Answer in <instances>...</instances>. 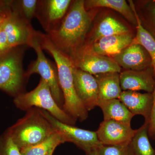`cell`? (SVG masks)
<instances>
[{
  "instance_id": "1",
  "label": "cell",
  "mask_w": 155,
  "mask_h": 155,
  "mask_svg": "<svg viewBox=\"0 0 155 155\" xmlns=\"http://www.w3.org/2000/svg\"><path fill=\"white\" fill-rule=\"evenodd\" d=\"M35 35L42 49L48 51L55 61L58 82L64 98L62 109L75 121L86 120L88 111L78 97L74 87L72 60L56 47L48 35L37 31Z\"/></svg>"
},
{
  "instance_id": "2",
  "label": "cell",
  "mask_w": 155,
  "mask_h": 155,
  "mask_svg": "<svg viewBox=\"0 0 155 155\" xmlns=\"http://www.w3.org/2000/svg\"><path fill=\"white\" fill-rule=\"evenodd\" d=\"M83 0L75 1L60 26L49 31L48 36L59 49L74 56L86 36L91 22Z\"/></svg>"
},
{
  "instance_id": "3",
  "label": "cell",
  "mask_w": 155,
  "mask_h": 155,
  "mask_svg": "<svg viewBox=\"0 0 155 155\" xmlns=\"http://www.w3.org/2000/svg\"><path fill=\"white\" fill-rule=\"evenodd\" d=\"M28 110L7 131L20 150L44 141L56 132L39 109Z\"/></svg>"
},
{
  "instance_id": "4",
  "label": "cell",
  "mask_w": 155,
  "mask_h": 155,
  "mask_svg": "<svg viewBox=\"0 0 155 155\" xmlns=\"http://www.w3.org/2000/svg\"><path fill=\"white\" fill-rule=\"evenodd\" d=\"M14 103L17 108L28 110L33 107L47 111L58 120L74 125L76 121L60 107L54 99L49 85L41 78L34 89L26 93H20L15 97Z\"/></svg>"
},
{
  "instance_id": "5",
  "label": "cell",
  "mask_w": 155,
  "mask_h": 155,
  "mask_svg": "<svg viewBox=\"0 0 155 155\" xmlns=\"http://www.w3.org/2000/svg\"><path fill=\"white\" fill-rule=\"evenodd\" d=\"M27 45L35 51L37 58L35 61L30 64L25 74V77H29L35 73L40 75L41 78L45 81L49 85L52 94L56 102L61 108H63L64 96L58 82L57 71L44 54L35 35V31H34Z\"/></svg>"
},
{
  "instance_id": "6",
  "label": "cell",
  "mask_w": 155,
  "mask_h": 155,
  "mask_svg": "<svg viewBox=\"0 0 155 155\" xmlns=\"http://www.w3.org/2000/svg\"><path fill=\"white\" fill-rule=\"evenodd\" d=\"M15 48L0 55V89L15 97L20 94L25 76L21 53Z\"/></svg>"
},
{
  "instance_id": "7",
  "label": "cell",
  "mask_w": 155,
  "mask_h": 155,
  "mask_svg": "<svg viewBox=\"0 0 155 155\" xmlns=\"http://www.w3.org/2000/svg\"><path fill=\"white\" fill-rule=\"evenodd\" d=\"M42 114L61 134L65 142L72 143L85 153L98 149L102 145L99 140L96 131L78 128L61 122L47 111L39 109Z\"/></svg>"
},
{
  "instance_id": "8",
  "label": "cell",
  "mask_w": 155,
  "mask_h": 155,
  "mask_svg": "<svg viewBox=\"0 0 155 155\" xmlns=\"http://www.w3.org/2000/svg\"><path fill=\"white\" fill-rule=\"evenodd\" d=\"M72 61L74 67L92 75L121 72V67L113 58L97 54L88 48H80Z\"/></svg>"
},
{
  "instance_id": "9",
  "label": "cell",
  "mask_w": 155,
  "mask_h": 155,
  "mask_svg": "<svg viewBox=\"0 0 155 155\" xmlns=\"http://www.w3.org/2000/svg\"><path fill=\"white\" fill-rule=\"evenodd\" d=\"M28 23L12 7L10 2L8 14L2 26L11 48L27 45L34 31Z\"/></svg>"
},
{
  "instance_id": "10",
  "label": "cell",
  "mask_w": 155,
  "mask_h": 155,
  "mask_svg": "<svg viewBox=\"0 0 155 155\" xmlns=\"http://www.w3.org/2000/svg\"><path fill=\"white\" fill-rule=\"evenodd\" d=\"M137 130L113 120H104L96 131L98 139L102 145L119 146L129 144Z\"/></svg>"
},
{
  "instance_id": "11",
  "label": "cell",
  "mask_w": 155,
  "mask_h": 155,
  "mask_svg": "<svg viewBox=\"0 0 155 155\" xmlns=\"http://www.w3.org/2000/svg\"><path fill=\"white\" fill-rule=\"evenodd\" d=\"M73 76L78 97L87 111L93 110L98 105V87L95 78L74 66Z\"/></svg>"
},
{
  "instance_id": "12",
  "label": "cell",
  "mask_w": 155,
  "mask_h": 155,
  "mask_svg": "<svg viewBox=\"0 0 155 155\" xmlns=\"http://www.w3.org/2000/svg\"><path fill=\"white\" fill-rule=\"evenodd\" d=\"M114 57L113 59L119 67L127 70H142L151 67L149 54L142 46L134 41Z\"/></svg>"
},
{
  "instance_id": "13",
  "label": "cell",
  "mask_w": 155,
  "mask_h": 155,
  "mask_svg": "<svg viewBox=\"0 0 155 155\" xmlns=\"http://www.w3.org/2000/svg\"><path fill=\"white\" fill-rule=\"evenodd\" d=\"M120 86L123 91H144L152 93L155 78L152 67L144 70H126L120 72Z\"/></svg>"
},
{
  "instance_id": "14",
  "label": "cell",
  "mask_w": 155,
  "mask_h": 155,
  "mask_svg": "<svg viewBox=\"0 0 155 155\" xmlns=\"http://www.w3.org/2000/svg\"><path fill=\"white\" fill-rule=\"evenodd\" d=\"M119 99L134 116L141 115L145 122L149 123L153 107L152 93L126 91L122 92Z\"/></svg>"
},
{
  "instance_id": "15",
  "label": "cell",
  "mask_w": 155,
  "mask_h": 155,
  "mask_svg": "<svg viewBox=\"0 0 155 155\" xmlns=\"http://www.w3.org/2000/svg\"><path fill=\"white\" fill-rule=\"evenodd\" d=\"M130 33L102 38L94 41L91 49L98 54L114 56L133 42Z\"/></svg>"
},
{
  "instance_id": "16",
  "label": "cell",
  "mask_w": 155,
  "mask_h": 155,
  "mask_svg": "<svg viewBox=\"0 0 155 155\" xmlns=\"http://www.w3.org/2000/svg\"><path fill=\"white\" fill-rule=\"evenodd\" d=\"M94 75L98 87V104L110 100L119 98L122 92L120 73L109 72Z\"/></svg>"
},
{
  "instance_id": "17",
  "label": "cell",
  "mask_w": 155,
  "mask_h": 155,
  "mask_svg": "<svg viewBox=\"0 0 155 155\" xmlns=\"http://www.w3.org/2000/svg\"><path fill=\"white\" fill-rule=\"evenodd\" d=\"M98 106L102 111L104 120H113L131 126L130 122L134 116L119 99L100 103Z\"/></svg>"
},
{
  "instance_id": "18",
  "label": "cell",
  "mask_w": 155,
  "mask_h": 155,
  "mask_svg": "<svg viewBox=\"0 0 155 155\" xmlns=\"http://www.w3.org/2000/svg\"><path fill=\"white\" fill-rule=\"evenodd\" d=\"M84 4L86 8L105 7L113 9L122 14L134 25H137L134 12L130 5L125 0H89L85 1Z\"/></svg>"
},
{
  "instance_id": "19",
  "label": "cell",
  "mask_w": 155,
  "mask_h": 155,
  "mask_svg": "<svg viewBox=\"0 0 155 155\" xmlns=\"http://www.w3.org/2000/svg\"><path fill=\"white\" fill-rule=\"evenodd\" d=\"M130 4L137 22L136 36L134 41L142 46L149 54L151 60V67L155 78V39L142 25L140 18L133 2H130Z\"/></svg>"
},
{
  "instance_id": "20",
  "label": "cell",
  "mask_w": 155,
  "mask_h": 155,
  "mask_svg": "<svg viewBox=\"0 0 155 155\" xmlns=\"http://www.w3.org/2000/svg\"><path fill=\"white\" fill-rule=\"evenodd\" d=\"M148 125L149 122H145L137 129L130 142V147L133 155H155V150L149 140Z\"/></svg>"
},
{
  "instance_id": "21",
  "label": "cell",
  "mask_w": 155,
  "mask_h": 155,
  "mask_svg": "<svg viewBox=\"0 0 155 155\" xmlns=\"http://www.w3.org/2000/svg\"><path fill=\"white\" fill-rule=\"evenodd\" d=\"M129 29L122 23L111 17H107L101 21L95 31L94 41L102 38L129 33Z\"/></svg>"
},
{
  "instance_id": "22",
  "label": "cell",
  "mask_w": 155,
  "mask_h": 155,
  "mask_svg": "<svg viewBox=\"0 0 155 155\" xmlns=\"http://www.w3.org/2000/svg\"><path fill=\"white\" fill-rule=\"evenodd\" d=\"M65 142L61 134L56 131L47 139L20 150V153L21 155H48L58 146Z\"/></svg>"
},
{
  "instance_id": "23",
  "label": "cell",
  "mask_w": 155,
  "mask_h": 155,
  "mask_svg": "<svg viewBox=\"0 0 155 155\" xmlns=\"http://www.w3.org/2000/svg\"><path fill=\"white\" fill-rule=\"evenodd\" d=\"M71 3L70 0L45 1V12L48 22L51 24H54L64 18Z\"/></svg>"
},
{
  "instance_id": "24",
  "label": "cell",
  "mask_w": 155,
  "mask_h": 155,
  "mask_svg": "<svg viewBox=\"0 0 155 155\" xmlns=\"http://www.w3.org/2000/svg\"><path fill=\"white\" fill-rule=\"evenodd\" d=\"M142 10V25L155 39V1L143 2Z\"/></svg>"
},
{
  "instance_id": "25",
  "label": "cell",
  "mask_w": 155,
  "mask_h": 155,
  "mask_svg": "<svg viewBox=\"0 0 155 155\" xmlns=\"http://www.w3.org/2000/svg\"><path fill=\"white\" fill-rule=\"evenodd\" d=\"M18 8L11 5L18 12L21 17L27 22H29L36 14L38 1L36 0H22L19 1Z\"/></svg>"
},
{
  "instance_id": "26",
  "label": "cell",
  "mask_w": 155,
  "mask_h": 155,
  "mask_svg": "<svg viewBox=\"0 0 155 155\" xmlns=\"http://www.w3.org/2000/svg\"><path fill=\"white\" fill-rule=\"evenodd\" d=\"M0 155H21L19 148L7 132L0 136Z\"/></svg>"
},
{
  "instance_id": "27",
  "label": "cell",
  "mask_w": 155,
  "mask_h": 155,
  "mask_svg": "<svg viewBox=\"0 0 155 155\" xmlns=\"http://www.w3.org/2000/svg\"><path fill=\"white\" fill-rule=\"evenodd\" d=\"M130 143L124 145H102L98 150L100 155H133Z\"/></svg>"
},
{
  "instance_id": "28",
  "label": "cell",
  "mask_w": 155,
  "mask_h": 155,
  "mask_svg": "<svg viewBox=\"0 0 155 155\" xmlns=\"http://www.w3.org/2000/svg\"><path fill=\"white\" fill-rule=\"evenodd\" d=\"M153 97V107L149 123L148 133L150 138L155 140V87L152 93Z\"/></svg>"
},
{
  "instance_id": "29",
  "label": "cell",
  "mask_w": 155,
  "mask_h": 155,
  "mask_svg": "<svg viewBox=\"0 0 155 155\" xmlns=\"http://www.w3.org/2000/svg\"><path fill=\"white\" fill-rule=\"evenodd\" d=\"M8 43L7 36L2 25L0 26V55L11 49Z\"/></svg>"
},
{
  "instance_id": "30",
  "label": "cell",
  "mask_w": 155,
  "mask_h": 155,
  "mask_svg": "<svg viewBox=\"0 0 155 155\" xmlns=\"http://www.w3.org/2000/svg\"><path fill=\"white\" fill-rule=\"evenodd\" d=\"M98 149H94L85 153L86 155H100Z\"/></svg>"
},
{
  "instance_id": "31",
  "label": "cell",
  "mask_w": 155,
  "mask_h": 155,
  "mask_svg": "<svg viewBox=\"0 0 155 155\" xmlns=\"http://www.w3.org/2000/svg\"><path fill=\"white\" fill-rule=\"evenodd\" d=\"M54 150H52L51 151V152H50L48 155H53V153H54Z\"/></svg>"
}]
</instances>
